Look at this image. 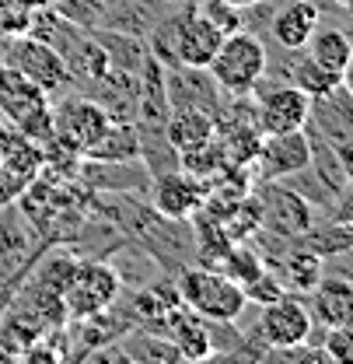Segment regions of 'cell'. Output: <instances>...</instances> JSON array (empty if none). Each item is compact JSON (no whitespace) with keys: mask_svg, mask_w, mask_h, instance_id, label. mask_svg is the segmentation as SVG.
I'll return each mask as SVG.
<instances>
[{"mask_svg":"<svg viewBox=\"0 0 353 364\" xmlns=\"http://www.w3.org/2000/svg\"><path fill=\"white\" fill-rule=\"evenodd\" d=\"M14 134H18V130H14L11 123H4V119H0V154H4V147L11 144V136H14Z\"/></svg>","mask_w":353,"mask_h":364,"instance_id":"26","label":"cell"},{"mask_svg":"<svg viewBox=\"0 0 353 364\" xmlns=\"http://www.w3.org/2000/svg\"><path fill=\"white\" fill-rule=\"evenodd\" d=\"M88 161H109V165H119V161H140L143 158V140L140 130L126 123V119H112L105 127V134L98 136L85 151Z\"/></svg>","mask_w":353,"mask_h":364,"instance_id":"16","label":"cell"},{"mask_svg":"<svg viewBox=\"0 0 353 364\" xmlns=\"http://www.w3.org/2000/svg\"><path fill=\"white\" fill-rule=\"evenodd\" d=\"M252 340L263 350H283V347H298L311 340V312L301 301V294H283L276 301L263 305V316L252 329Z\"/></svg>","mask_w":353,"mask_h":364,"instance_id":"6","label":"cell"},{"mask_svg":"<svg viewBox=\"0 0 353 364\" xmlns=\"http://www.w3.org/2000/svg\"><path fill=\"white\" fill-rule=\"evenodd\" d=\"M0 116L36 144H43L53 134V98L4 60H0Z\"/></svg>","mask_w":353,"mask_h":364,"instance_id":"3","label":"cell"},{"mask_svg":"<svg viewBox=\"0 0 353 364\" xmlns=\"http://www.w3.org/2000/svg\"><path fill=\"white\" fill-rule=\"evenodd\" d=\"M256 203H259V218L263 228H269L273 235L280 238H301L311 225H315V214H311V203L287 189L283 182H263L259 193H252Z\"/></svg>","mask_w":353,"mask_h":364,"instance_id":"9","label":"cell"},{"mask_svg":"<svg viewBox=\"0 0 353 364\" xmlns=\"http://www.w3.org/2000/svg\"><path fill=\"white\" fill-rule=\"evenodd\" d=\"M305 46H308V56L315 60V63H322V67H325V70H332V74L350 77L353 43H350V36H347L343 28H332V25L315 28V32H311V39Z\"/></svg>","mask_w":353,"mask_h":364,"instance_id":"17","label":"cell"},{"mask_svg":"<svg viewBox=\"0 0 353 364\" xmlns=\"http://www.w3.org/2000/svg\"><path fill=\"white\" fill-rule=\"evenodd\" d=\"M210 77L227 95H252L266 77V46L252 32H227L207 63Z\"/></svg>","mask_w":353,"mask_h":364,"instance_id":"4","label":"cell"},{"mask_svg":"<svg viewBox=\"0 0 353 364\" xmlns=\"http://www.w3.org/2000/svg\"><path fill=\"white\" fill-rule=\"evenodd\" d=\"M336 4H350V0H336Z\"/></svg>","mask_w":353,"mask_h":364,"instance_id":"28","label":"cell"},{"mask_svg":"<svg viewBox=\"0 0 353 364\" xmlns=\"http://www.w3.org/2000/svg\"><path fill=\"white\" fill-rule=\"evenodd\" d=\"M207 196H210V182L189 176L185 168H165L154 176V186H151L154 210L165 221H178V225L192 221L207 207Z\"/></svg>","mask_w":353,"mask_h":364,"instance_id":"8","label":"cell"},{"mask_svg":"<svg viewBox=\"0 0 353 364\" xmlns=\"http://www.w3.org/2000/svg\"><path fill=\"white\" fill-rule=\"evenodd\" d=\"M259 182H283L311 168V140L305 130L290 134H266L252 158Z\"/></svg>","mask_w":353,"mask_h":364,"instance_id":"10","label":"cell"},{"mask_svg":"<svg viewBox=\"0 0 353 364\" xmlns=\"http://www.w3.org/2000/svg\"><path fill=\"white\" fill-rule=\"evenodd\" d=\"M172 116L165 119V144L182 154V151H192V147H200V144H207V140H214L217 136V123H214V116L207 112V109H200V105H175V109H168Z\"/></svg>","mask_w":353,"mask_h":364,"instance_id":"14","label":"cell"},{"mask_svg":"<svg viewBox=\"0 0 353 364\" xmlns=\"http://www.w3.org/2000/svg\"><path fill=\"white\" fill-rule=\"evenodd\" d=\"M287 74H290V77H287V85H294L298 91H305L311 102H318V98L332 95V91L347 81L343 74L325 70V67H322V63H315L311 56H298V60H290V70H287Z\"/></svg>","mask_w":353,"mask_h":364,"instance_id":"20","label":"cell"},{"mask_svg":"<svg viewBox=\"0 0 353 364\" xmlns=\"http://www.w3.org/2000/svg\"><path fill=\"white\" fill-rule=\"evenodd\" d=\"M0 168L25 189L36 176H43V168H45L43 144H36V140H28V136L14 134L11 136V144L4 147V154H0Z\"/></svg>","mask_w":353,"mask_h":364,"instance_id":"19","label":"cell"},{"mask_svg":"<svg viewBox=\"0 0 353 364\" xmlns=\"http://www.w3.org/2000/svg\"><path fill=\"white\" fill-rule=\"evenodd\" d=\"M217 270L227 273V277L241 287V284H249L252 277H259V273L266 270V259L256 252V249H252V245H249V238H241V242L234 238V242L227 245V252L221 256Z\"/></svg>","mask_w":353,"mask_h":364,"instance_id":"21","label":"cell"},{"mask_svg":"<svg viewBox=\"0 0 353 364\" xmlns=\"http://www.w3.org/2000/svg\"><path fill=\"white\" fill-rule=\"evenodd\" d=\"M241 294H245V305H269V301H276V298H283L287 291H283V284H280V277L266 267L259 277H252L249 284H241Z\"/></svg>","mask_w":353,"mask_h":364,"instance_id":"24","label":"cell"},{"mask_svg":"<svg viewBox=\"0 0 353 364\" xmlns=\"http://www.w3.org/2000/svg\"><path fill=\"white\" fill-rule=\"evenodd\" d=\"M0 53H4V63L7 67H14L18 74H25L49 98H56L60 91H67V85H74V70L67 67V60L60 56V49L43 43V39H36V36H25V32L21 36H11L7 43L0 46Z\"/></svg>","mask_w":353,"mask_h":364,"instance_id":"5","label":"cell"},{"mask_svg":"<svg viewBox=\"0 0 353 364\" xmlns=\"http://www.w3.org/2000/svg\"><path fill=\"white\" fill-rule=\"evenodd\" d=\"M221 39L224 32L203 11H185L154 32V49L161 60H172L182 70H207Z\"/></svg>","mask_w":353,"mask_h":364,"instance_id":"1","label":"cell"},{"mask_svg":"<svg viewBox=\"0 0 353 364\" xmlns=\"http://www.w3.org/2000/svg\"><path fill=\"white\" fill-rule=\"evenodd\" d=\"M119 284H123L119 273L112 270L109 263H98V259L77 263V270L70 277V287L63 294L67 318H88L112 309V301L119 294Z\"/></svg>","mask_w":353,"mask_h":364,"instance_id":"7","label":"cell"},{"mask_svg":"<svg viewBox=\"0 0 353 364\" xmlns=\"http://www.w3.org/2000/svg\"><path fill=\"white\" fill-rule=\"evenodd\" d=\"M308 312L311 318H318L325 329L329 326H350L353 322V287L347 277H329L322 273V280L308 291Z\"/></svg>","mask_w":353,"mask_h":364,"instance_id":"13","label":"cell"},{"mask_svg":"<svg viewBox=\"0 0 353 364\" xmlns=\"http://www.w3.org/2000/svg\"><path fill=\"white\" fill-rule=\"evenodd\" d=\"M53 4H56V0H53Z\"/></svg>","mask_w":353,"mask_h":364,"instance_id":"29","label":"cell"},{"mask_svg":"<svg viewBox=\"0 0 353 364\" xmlns=\"http://www.w3.org/2000/svg\"><path fill=\"white\" fill-rule=\"evenodd\" d=\"M322 273H325V263H322V256L318 252H311L308 245H298L294 252H287L283 259H280V284H283V291H290V294H308L311 287L322 280Z\"/></svg>","mask_w":353,"mask_h":364,"instance_id":"18","label":"cell"},{"mask_svg":"<svg viewBox=\"0 0 353 364\" xmlns=\"http://www.w3.org/2000/svg\"><path fill=\"white\" fill-rule=\"evenodd\" d=\"M178 301L207 322H234L245 312L241 287L217 267H189L175 280Z\"/></svg>","mask_w":353,"mask_h":364,"instance_id":"2","label":"cell"},{"mask_svg":"<svg viewBox=\"0 0 353 364\" xmlns=\"http://www.w3.org/2000/svg\"><path fill=\"white\" fill-rule=\"evenodd\" d=\"M311 98L294 85H276L273 91H259L256 98V127L259 134H290L308 127Z\"/></svg>","mask_w":353,"mask_h":364,"instance_id":"11","label":"cell"},{"mask_svg":"<svg viewBox=\"0 0 353 364\" xmlns=\"http://www.w3.org/2000/svg\"><path fill=\"white\" fill-rule=\"evenodd\" d=\"M224 165H227V158H224V147L217 136L207 140V144H200V147H192V151H182V154H178V168H185V172L196 176V179L221 176Z\"/></svg>","mask_w":353,"mask_h":364,"instance_id":"23","label":"cell"},{"mask_svg":"<svg viewBox=\"0 0 353 364\" xmlns=\"http://www.w3.org/2000/svg\"><path fill=\"white\" fill-rule=\"evenodd\" d=\"M231 7H252V4H259V0H227Z\"/></svg>","mask_w":353,"mask_h":364,"instance_id":"27","label":"cell"},{"mask_svg":"<svg viewBox=\"0 0 353 364\" xmlns=\"http://www.w3.org/2000/svg\"><path fill=\"white\" fill-rule=\"evenodd\" d=\"M322 354L329 364H350L353 361V333L350 326H329L322 340Z\"/></svg>","mask_w":353,"mask_h":364,"instance_id":"25","label":"cell"},{"mask_svg":"<svg viewBox=\"0 0 353 364\" xmlns=\"http://www.w3.org/2000/svg\"><path fill=\"white\" fill-rule=\"evenodd\" d=\"M301 245H308L311 252L318 256H347L350 252V221L347 218H336L332 225L325 228H308L301 235Z\"/></svg>","mask_w":353,"mask_h":364,"instance_id":"22","label":"cell"},{"mask_svg":"<svg viewBox=\"0 0 353 364\" xmlns=\"http://www.w3.org/2000/svg\"><path fill=\"white\" fill-rule=\"evenodd\" d=\"M318 21H322V11L311 0H287L273 14V39L283 46V49L298 53V49H305L311 32L318 28Z\"/></svg>","mask_w":353,"mask_h":364,"instance_id":"15","label":"cell"},{"mask_svg":"<svg viewBox=\"0 0 353 364\" xmlns=\"http://www.w3.org/2000/svg\"><path fill=\"white\" fill-rule=\"evenodd\" d=\"M109 123H112V112L91 98H67L60 109H53V134L74 144L81 154L105 134Z\"/></svg>","mask_w":353,"mask_h":364,"instance_id":"12","label":"cell"}]
</instances>
